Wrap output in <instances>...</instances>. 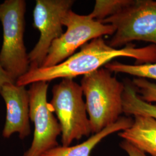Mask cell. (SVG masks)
<instances>
[{
    "mask_svg": "<svg viewBox=\"0 0 156 156\" xmlns=\"http://www.w3.org/2000/svg\"><path fill=\"white\" fill-rule=\"evenodd\" d=\"M136 60V64L156 62V45L136 48L129 44L116 49L108 45L102 37L91 40L80 48V50L61 63L53 67L30 68L17 80L18 86H24L38 82H48L58 78H73L93 73L117 57Z\"/></svg>",
    "mask_w": 156,
    "mask_h": 156,
    "instance_id": "1",
    "label": "cell"
},
{
    "mask_svg": "<svg viewBox=\"0 0 156 156\" xmlns=\"http://www.w3.org/2000/svg\"><path fill=\"white\" fill-rule=\"evenodd\" d=\"M80 86L92 133L100 132L121 117L124 83L113 76L109 70L101 68L84 75Z\"/></svg>",
    "mask_w": 156,
    "mask_h": 156,
    "instance_id": "2",
    "label": "cell"
},
{
    "mask_svg": "<svg viewBox=\"0 0 156 156\" xmlns=\"http://www.w3.org/2000/svg\"><path fill=\"white\" fill-rule=\"evenodd\" d=\"M26 10L24 0H5L0 3V22L3 30L0 66L15 82L30 68L24 42Z\"/></svg>",
    "mask_w": 156,
    "mask_h": 156,
    "instance_id": "3",
    "label": "cell"
},
{
    "mask_svg": "<svg viewBox=\"0 0 156 156\" xmlns=\"http://www.w3.org/2000/svg\"><path fill=\"white\" fill-rule=\"evenodd\" d=\"M52 95L50 104L61 127L62 146L89 136L91 129L81 86L71 78L62 79L53 86Z\"/></svg>",
    "mask_w": 156,
    "mask_h": 156,
    "instance_id": "4",
    "label": "cell"
},
{
    "mask_svg": "<svg viewBox=\"0 0 156 156\" xmlns=\"http://www.w3.org/2000/svg\"><path fill=\"white\" fill-rule=\"evenodd\" d=\"M101 22L116 28L108 43L112 48L118 49L134 41L156 45V1L128 0L119 11Z\"/></svg>",
    "mask_w": 156,
    "mask_h": 156,
    "instance_id": "5",
    "label": "cell"
},
{
    "mask_svg": "<svg viewBox=\"0 0 156 156\" xmlns=\"http://www.w3.org/2000/svg\"><path fill=\"white\" fill-rule=\"evenodd\" d=\"M62 24L67 30L54 41L41 67L48 68L57 65L73 56L77 49L91 40L103 35H113L116 28L105 24L88 15H81L67 12L62 19Z\"/></svg>",
    "mask_w": 156,
    "mask_h": 156,
    "instance_id": "6",
    "label": "cell"
},
{
    "mask_svg": "<svg viewBox=\"0 0 156 156\" xmlns=\"http://www.w3.org/2000/svg\"><path fill=\"white\" fill-rule=\"evenodd\" d=\"M48 87L45 82L30 85V119L34 123V132L31 146L23 156H41L58 146L57 139L62 134V129L47 100Z\"/></svg>",
    "mask_w": 156,
    "mask_h": 156,
    "instance_id": "7",
    "label": "cell"
},
{
    "mask_svg": "<svg viewBox=\"0 0 156 156\" xmlns=\"http://www.w3.org/2000/svg\"><path fill=\"white\" fill-rule=\"evenodd\" d=\"M74 3L73 0L36 1L33 25L39 31L40 37L28 53L30 68L41 67L52 43L64 33L62 19Z\"/></svg>",
    "mask_w": 156,
    "mask_h": 156,
    "instance_id": "8",
    "label": "cell"
},
{
    "mask_svg": "<svg viewBox=\"0 0 156 156\" xmlns=\"http://www.w3.org/2000/svg\"><path fill=\"white\" fill-rule=\"evenodd\" d=\"M6 108L5 123L2 136L9 138L13 134H19L21 140L31 134L30 124V97L26 87L14 83L5 84L0 90Z\"/></svg>",
    "mask_w": 156,
    "mask_h": 156,
    "instance_id": "9",
    "label": "cell"
},
{
    "mask_svg": "<svg viewBox=\"0 0 156 156\" xmlns=\"http://www.w3.org/2000/svg\"><path fill=\"white\" fill-rule=\"evenodd\" d=\"M131 127L122 131L119 136L144 153L156 156V120L153 117L135 115Z\"/></svg>",
    "mask_w": 156,
    "mask_h": 156,
    "instance_id": "10",
    "label": "cell"
},
{
    "mask_svg": "<svg viewBox=\"0 0 156 156\" xmlns=\"http://www.w3.org/2000/svg\"><path fill=\"white\" fill-rule=\"evenodd\" d=\"M134 122L131 117H121L117 122L94 134L83 143L73 146H57L41 156H90L91 151L101 140L110 134L131 127Z\"/></svg>",
    "mask_w": 156,
    "mask_h": 156,
    "instance_id": "11",
    "label": "cell"
},
{
    "mask_svg": "<svg viewBox=\"0 0 156 156\" xmlns=\"http://www.w3.org/2000/svg\"><path fill=\"white\" fill-rule=\"evenodd\" d=\"M123 94V113L127 115H144L156 120V104L143 100L129 80H125Z\"/></svg>",
    "mask_w": 156,
    "mask_h": 156,
    "instance_id": "12",
    "label": "cell"
},
{
    "mask_svg": "<svg viewBox=\"0 0 156 156\" xmlns=\"http://www.w3.org/2000/svg\"><path fill=\"white\" fill-rule=\"evenodd\" d=\"M105 68L112 73H123L137 78L156 80V62L129 65L115 61L108 62Z\"/></svg>",
    "mask_w": 156,
    "mask_h": 156,
    "instance_id": "13",
    "label": "cell"
},
{
    "mask_svg": "<svg viewBox=\"0 0 156 156\" xmlns=\"http://www.w3.org/2000/svg\"><path fill=\"white\" fill-rule=\"evenodd\" d=\"M128 0H96L90 16L101 22L119 11L128 3Z\"/></svg>",
    "mask_w": 156,
    "mask_h": 156,
    "instance_id": "14",
    "label": "cell"
},
{
    "mask_svg": "<svg viewBox=\"0 0 156 156\" xmlns=\"http://www.w3.org/2000/svg\"><path fill=\"white\" fill-rule=\"evenodd\" d=\"M137 93L146 102H156V84L145 78H134L132 81Z\"/></svg>",
    "mask_w": 156,
    "mask_h": 156,
    "instance_id": "15",
    "label": "cell"
},
{
    "mask_svg": "<svg viewBox=\"0 0 156 156\" xmlns=\"http://www.w3.org/2000/svg\"><path fill=\"white\" fill-rule=\"evenodd\" d=\"M120 147L124 151H126L129 156H147L145 153L140 151L127 140H124L121 142Z\"/></svg>",
    "mask_w": 156,
    "mask_h": 156,
    "instance_id": "16",
    "label": "cell"
},
{
    "mask_svg": "<svg viewBox=\"0 0 156 156\" xmlns=\"http://www.w3.org/2000/svg\"><path fill=\"white\" fill-rule=\"evenodd\" d=\"M7 83H14L16 82L11 78V76L6 73L4 69L0 66V90L2 87Z\"/></svg>",
    "mask_w": 156,
    "mask_h": 156,
    "instance_id": "17",
    "label": "cell"
}]
</instances>
